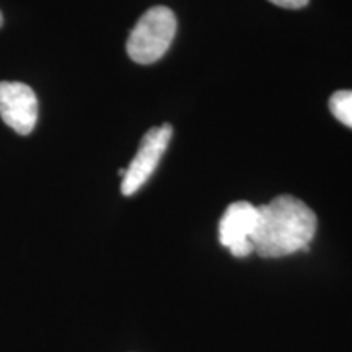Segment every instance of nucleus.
Segmentation results:
<instances>
[{"label": "nucleus", "mask_w": 352, "mask_h": 352, "mask_svg": "<svg viewBox=\"0 0 352 352\" xmlns=\"http://www.w3.org/2000/svg\"><path fill=\"white\" fill-rule=\"evenodd\" d=\"M318 220L314 210L297 197L277 196L258 208L253 233L254 253L261 258H284L308 252Z\"/></svg>", "instance_id": "f257e3e1"}, {"label": "nucleus", "mask_w": 352, "mask_h": 352, "mask_svg": "<svg viewBox=\"0 0 352 352\" xmlns=\"http://www.w3.org/2000/svg\"><path fill=\"white\" fill-rule=\"evenodd\" d=\"M176 34V16L168 7L148 8L127 38L126 50L134 63L147 65L160 60Z\"/></svg>", "instance_id": "f03ea898"}, {"label": "nucleus", "mask_w": 352, "mask_h": 352, "mask_svg": "<svg viewBox=\"0 0 352 352\" xmlns=\"http://www.w3.org/2000/svg\"><path fill=\"white\" fill-rule=\"evenodd\" d=\"M173 127L170 124H162L152 127L140 140L139 151L132 158L129 166L126 168V175L122 176L121 192L124 196H132L148 182V178L157 170L162 157L168 147Z\"/></svg>", "instance_id": "7ed1b4c3"}, {"label": "nucleus", "mask_w": 352, "mask_h": 352, "mask_svg": "<svg viewBox=\"0 0 352 352\" xmlns=\"http://www.w3.org/2000/svg\"><path fill=\"white\" fill-rule=\"evenodd\" d=\"M258 222V208L246 201L233 202L223 212L219 223L220 245L235 258L254 253L253 233Z\"/></svg>", "instance_id": "20e7f679"}, {"label": "nucleus", "mask_w": 352, "mask_h": 352, "mask_svg": "<svg viewBox=\"0 0 352 352\" xmlns=\"http://www.w3.org/2000/svg\"><path fill=\"white\" fill-rule=\"evenodd\" d=\"M0 118L16 134L28 135L38 121V98L28 85L0 82Z\"/></svg>", "instance_id": "39448f33"}, {"label": "nucleus", "mask_w": 352, "mask_h": 352, "mask_svg": "<svg viewBox=\"0 0 352 352\" xmlns=\"http://www.w3.org/2000/svg\"><path fill=\"white\" fill-rule=\"evenodd\" d=\"M329 109L341 124L352 129V90L336 91L329 98Z\"/></svg>", "instance_id": "423d86ee"}, {"label": "nucleus", "mask_w": 352, "mask_h": 352, "mask_svg": "<svg viewBox=\"0 0 352 352\" xmlns=\"http://www.w3.org/2000/svg\"><path fill=\"white\" fill-rule=\"evenodd\" d=\"M270 2L274 3L277 7H283V8H303L308 3V0H270Z\"/></svg>", "instance_id": "0eeeda50"}, {"label": "nucleus", "mask_w": 352, "mask_h": 352, "mask_svg": "<svg viewBox=\"0 0 352 352\" xmlns=\"http://www.w3.org/2000/svg\"><path fill=\"white\" fill-rule=\"evenodd\" d=\"M2 23H3V16H2V13H0V26H2Z\"/></svg>", "instance_id": "6e6552de"}]
</instances>
